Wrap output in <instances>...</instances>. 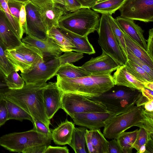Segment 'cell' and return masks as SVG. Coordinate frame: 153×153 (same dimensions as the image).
<instances>
[{"instance_id":"1","label":"cell","mask_w":153,"mask_h":153,"mask_svg":"<svg viewBox=\"0 0 153 153\" xmlns=\"http://www.w3.org/2000/svg\"><path fill=\"white\" fill-rule=\"evenodd\" d=\"M48 83L27 84L22 88L9 89L4 93V99L18 105L49 128L50 120L46 115L43 99V91Z\"/></svg>"},{"instance_id":"2","label":"cell","mask_w":153,"mask_h":153,"mask_svg":"<svg viewBox=\"0 0 153 153\" xmlns=\"http://www.w3.org/2000/svg\"><path fill=\"white\" fill-rule=\"evenodd\" d=\"M134 126L145 129L153 134V111L146 110L144 105L134 106L129 110L106 122L103 131L105 137L116 139L122 132Z\"/></svg>"},{"instance_id":"3","label":"cell","mask_w":153,"mask_h":153,"mask_svg":"<svg viewBox=\"0 0 153 153\" xmlns=\"http://www.w3.org/2000/svg\"><path fill=\"white\" fill-rule=\"evenodd\" d=\"M56 76V84L63 93L78 94L91 97L99 96L114 85L111 74L91 75L74 78Z\"/></svg>"},{"instance_id":"4","label":"cell","mask_w":153,"mask_h":153,"mask_svg":"<svg viewBox=\"0 0 153 153\" xmlns=\"http://www.w3.org/2000/svg\"><path fill=\"white\" fill-rule=\"evenodd\" d=\"M142 94L139 90L114 85L99 96L91 98L104 105L108 112L117 115L127 112L135 106Z\"/></svg>"},{"instance_id":"5","label":"cell","mask_w":153,"mask_h":153,"mask_svg":"<svg viewBox=\"0 0 153 153\" xmlns=\"http://www.w3.org/2000/svg\"><path fill=\"white\" fill-rule=\"evenodd\" d=\"M100 18L95 11L91 8H82L64 13L59 20L58 28L82 36H88L98 30Z\"/></svg>"},{"instance_id":"6","label":"cell","mask_w":153,"mask_h":153,"mask_svg":"<svg viewBox=\"0 0 153 153\" xmlns=\"http://www.w3.org/2000/svg\"><path fill=\"white\" fill-rule=\"evenodd\" d=\"M52 140L51 134L40 133L33 128L25 131L3 135L0 137V145L10 152L22 153L25 149L32 146H48Z\"/></svg>"},{"instance_id":"7","label":"cell","mask_w":153,"mask_h":153,"mask_svg":"<svg viewBox=\"0 0 153 153\" xmlns=\"http://www.w3.org/2000/svg\"><path fill=\"white\" fill-rule=\"evenodd\" d=\"M61 108L70 117L75 113L108 112L104 105L91 97L70 93H63Z\"/></svg>"},{"instance_id":"8","label":"cell","mask_w":153,"mask_h":153,"mask_svg":"<svg viewBox=\"0 0 153 153\" xmlns=\"http://www.w3.org/2000/svg\"><path fill=\"white\" fill-rule=\"evenodd\" d=\"M98 42L102 51L112 58L120 65L127 61L114 35L107 14H102L99 29Z\"/></svg>"},{"instance_id":"9","label":"cell","mask_w":153,"mask_h":153,"mask_svg":"<svg viewBox=\"0 0 153 153\" xmlns=\"http://www.w3.org/2000/svg\"><path fill=\"white\" fill-rule=\"evenodd\" d=\"M60 66L58 57L44 58L30 70L20 74L27 84L45 83L56 76Z\"/></svg>"},{"instance_id":"10","label":"cell","mask_w":153,"mask_h":153,"mask_svg":"<svg viewBox=\"0 0 153 153\" xmlns=\"http://www.w3.org/2000/svg\"><path fill=\"white\" fill-rule=\"evenodd\" d=\"M119 10L120 16L125 19L153 21V0H126Z\"/></svg>"},{"instance_id":"11","label":"cell","mask_w":153,"mask_h":153,"mask_svg":"<svg viewBox=\"0 0 153 153\" xmlns=\"http://www.w3.org/2000/svg\"><path fill=\"white\" fill-rule=\"evenodd\" d=\"M26 33L28 36L40 39L48 37L47 31L36 7L29 1L25 3Z\"/></svg>"},{"instance_id":"12","label":"cell","mask_w":153,"mask_h":153,"mask_svg":"<svg viewBox=\"0 0 153 153\" xmlns=\"http://www.w3.org/2000/svg\"><path fill=\"white\" fill-rule=\"evenodd\" d=\"M120 66L112 58L102 51L101 54L92 57L81 67L91 75L111 74Z\"/></svg>"},{"instance_id":"13","label":"cell","mask_w":153,"mask_h":153,"mask_svg":"<svg viewBox=\"0 0 153 153\" xmlns=\"http://www.w3.org/2000/svg\"><path fill=\"white\" fill-rule=\"evenodd\" d=\"M116 116L109 112L75 113L71 117L75 124L90 129L104 127L106 122Z\"/></svg>"},{"instance_id":"14","label":"cell","mask_w":153,"mask_h":153,"mask_svg":"<svg viewBox=\"0 0 153 153\" xmlns=\"http://www.w3.org/2000/svg\"><path fill=\"white\" fill-rule=\"evenodd\" d=\"M63 92L58 87L56 82H50L44 89L43 99L46 113L51 120L60 108Z\"/></svg>"},{"instance_id":"15","label":"cell","mask_w":153,"mask_h":153,"mask_svg":"<svg viewBox=\"0 0 153 153\" xmlns=\"http://www.w3.org/2000/svg\"><path fill=\"white\" fill-rule=\"evenodd\" d=\"M21 41L22 42L38 49L44 58H57L63 52L53 40L48 37L45 39H40L27 35L22 38Z\"/></svg>"},{"instance_id":"16","label":"cell","mask_w":153,"mask_h":153,"mask_svg":"<svg viewBox=\"0 0 153 153\" xmlns=\"http://www.w3.org/2000/svg\"><path fill=\"white\" fill-rule=\"evenodd\" d=\"M86 145L90 153H108V141L99 129L86 130Z\"/></svg>"},{"instance_id":"17","label":"cell","mask_w":153,"mask_h":153,"mask_svg":"<svg viewBox=\"0 0 153 153\" xmlns=\"http://www.w3.org/2000/svg\"><path fill=\"white\" fill-rule=\"evenodd\" d=\"M120 27L131 38L145 50H146L147 40L143 35V30L135 24L134 20L120 16L115 19Z\"/></svg>"},{"instance_id":"18","label":"cell","mask_w":153,"mask_h":153,"mask_svg":"<svg viewBox=\"0 0 153 153\" xmlns=\"http://www.w3.org/2000/svg\"><path fill=\"white\" fill-rule=\"evenodd\" d=\"M0 42L6 48H16L22 42L13 32L3 11L0 9Z\"/></svg>"},{"instance_id":"19","label":"cell","mask_w":153,"mask_h":153,"mask_svg":"<svg viewBox=\"0 0 153 153\" xmlns=\"http://www.w3.org/2000/svg\"><path fill=\"white\" fill-rule=\"evenodd\" d=\"M112 76L115 85L125 86L141 91L144 83L130 74L124 65H120L116 70Z\"/></svg>"},{"instance_id":"20","label":"cell","mask_w":153,"mask_h":153,"mask_svg":"<svg viewBox=\"0 0 153 153\" xmlns=\"http://www.w3.org/2000/svg\"><path fill=\"white\" fill-rule=\"evenodd\" d=\"M74 124L66 119L51 131L52 140L59 145H69L75 128Z\"/></svg>"},{"instance_id":"21","label":"cell","mask_w":153,"mask_h":153,"mask_svg":"<svg viewBox=\"0 0 153 153\" xmlns=\"http://www.w3.org/2000/svg\"><path fill=\"white\" fill-rule=\"evenodd\" d=\"M75 46L73 51L89 55L95 53L94 48L89 42L88 36H82L62 28H58Z\"/></svg>"},{"instance_id":"22","label":"cell","mask_w":153,"mask_h":153,"mask_svg":"<svg viewBox=\"0 0 153 153\" xmlns=\"http://www.w3.org/2000/svg\"><path fill=\"white\" fill-rule=\"evenodd\" d=\"M6 56L14 70L24 73L30 70L32 66L16 51L15 48H7L5 50Z\"/></svg>"},{"instance_id":"23","label":"cell","mask_w":153,"mask_h":153,"mask_svg":"<svg viewBox=\"0 0 153 153\" xmlns=\"http://www.w3.org/2000/svg\"><path fill=\"white\" fill-rule=\"evenodd\" d=\"M123 31L124 33L126 49L153 69V60H152L146 51Z\"/></svg>"},{"instance_id":"24","label":"cell","mask_w":153,"mask_h":153,"mask_svg":"<svg viewBox=\"0 0 153 153\" xmlns=\"http://www.w3.org/2000/svg\"><path fill=\"white\" fill-rule=\"evenodd\" d=\"M15 48L32 67L44 59L42 54L39 50L33 46L22 42L20 46Z\"/></svg>"},{"instance_id":"25","label":"cell","mask_w":153,"mask_h":153,"mask_svg":"<svg viewBox=\"0 0 153 153\" xmlns=\"http://www.w3.org/2000/svg\"><path fill=\"white\" fill-rule=\"evenodd\" d=\"M86 127H75L71 142L69 145L76 153H86V145L85 134Z\"/></svg>"},{"instance_id":"26","label":"cell","mask_w":153,"mask_h":153,"mask_svg":"<svg viewBox=\"0 0 153 153\" xmlns=\"http://www.w3.org/2000/svg\"><path fill=\"white\" fill-rule=\"evenodd\" d=\"M47 36L52 39L60 48L63 52L73 51L75 46L59 29L53 26L47 33Z\"/></svg>"},{"instance_id":"27","label":"cell","mask_w":153,"mask_h":153,"mask_svg":"<svg viewBox=\"0 0 153 153\" xmlns=\"http://www.w3.org/2000/svg\"><path fill=\"white\" fill-rule=\"evenodd\" d=\"M90 75V73L81 66H76L71 63L60 66L56 74V76L69 78H79Z\"/></svg>"},{"instance_id":"28","label":"cell","mask_w":153,"mask_h":153,"mask_svg":"<svg viewBox=\"0 0 153 153\" xmlns=\"http://www.w3.org/2000/svg\"><path fill=\"white\" fill-rule=\"evenodd\" d=\"M126 0H104L98 1L92 8L93 10L102 14L111 15L122 6Z\"/></svg>"},{"instance_id":"29","label":"cell","mask_w":153,"mask_h":153,"mask_svg":"<svg viewBox=\"0 0 153 153\" xmlns=\"http://www.w3.org/2000/svg\"><path fill=\"white\" fill-rule=\"evenodd\" d=\"M138 130L137 129L132 131H124L116 138L123 153L132 152L133 145L136 140Z\"/></svg>"},{"instance_id":"30","label":"cell","mask_w":153,"mask_h":153,"mask_svg":"<svg viewBox=\"0 0 153 153\" xmlns=\"http://www.w3.org/2000/svg\"><path fill=\"white\" fill-rule=\"evenodd\" d=\"M8 113V120H15L22 121L26 120L32 122V117L22 108L4 99Z\"/></svg>"},{"instance_id":"31","label":"cell","mask_w":153,"mask_h":153,"mask_svg":"<svg viewBox=\"0 0 153 153\" xmlns=\"http://www.w3.org/2000/svg\"><path fill=\"white\" fill-rule=\"evenodd\" d=\"M125 65L128 71L139 81L143 83L153 82V78L141 67L130 59H127Z\"/></svg>"},{"instance_id":"32","label":"cell","mask_w":153,"mask_h":153,"mask_svg":"<svg viewBox=\"0 0 153 153\" xmlns=\"http://www.w3.org/2000/svg\"><path fill=\"white\" fill-rule=\"evenodd\" d=\"M107 14L114 35L125 58L127 60L128 54L124 33L118 25L116 19H114L111 15Z\"/></svg>"},{"instance_id":"33","label":"cell","mask_w":153,"mask_h":153,"mask_svg":"<svg viewBox=\"0 0 153 153\" xmlns=\"http://www.w3.org/2000/svg\"><path fill=\"white\" fill-rule=\"evenodd\" d=\"M8 0H0V8L4 13L8 24L11 29L18 37L21 40L23 36L22 33L19 22L12 15L9 9L7 2Z\"/></svg>"},{"instance_id":"34","label":"cell","mask_w":153,"mask_h":153,"mask_svg":"<svg viewBox=\"0 0 153 153\" xmlns=\"http://www.w3.org/2000/svg\"><path fill=\"white\" fill-rule=\"evenodd\" d=\"M5 80L9 89L16 90L22 88L25 82L17 72L14 70L7 76H5Z\"/></svg>"},{"instance_id":"35","label":"cell","mask_w":153,"mask_h":153,"mask_svg":"<svg viewBox=\"0 0 153 153\" xmlns=\"http://www.w3.org/2000/svg\"><path fill=\"white\" fill-rule=\"evenodd\" d=\"M5 49L0 42V70L5 76H7L14 69L6 56Z\"/></svg>"},{"instance_id":"36","label":"cell","mask_w":153,"mask_h":153,"mask_svg":"<svg viewBox=\"0 0 153 153\" xmlns=\"http://www.w3.org/2000/svg\"><path fill=\"white\" fill-rule=\"evenodd\" d=\"M72 51H66L63 54L58 57L60 66L66 64L77 62L83 57V53Z\"/></svg>"},{"instance_id":"37","label":"cell","mask_w":153,"mask_h":153,"mask_svg":"<svg viewBox=\"0 0 153 153\" xmlns=\"http://www.w3.org/2000/svg\"><path fill=\"white\" fill-rule=\"evenodd\" d=\"M153 135L149 134L144 128H140L138 130L137 137L135 142L133 145L138 153L140 147L147 142L150 139H153Z\"/></svg>"},{"instance_id":"38","label":"cell","mask_w":153,"mask_h":153,"mask_svg":"<svg viewBox=\"0 0 153 153\" xmlns=\"http://www.w3.org/2000/svg\"><path fill=\"white\" fill-rule=\"evenodd\" d=\"M128 53V59H129L135 62L143 69L152 78H153V69L146 64L142 60L134 55L127 49Z\"/></svg>"},{"instance_id":"39","label":"cell","mask_w":153,"mask_h":153,"mask_svg":"<svg viewBox=\"0 0 153 153\" xmlns=\"http://www.w3.org/2000/svg\"><path fill=\"white\" fill-rule=\"evenodd\" d=\"M24 3L14 0H8L7 2L8 6L12 15L19 22L20 12Z\"/></svg>"},{"instance_id":"40","label":"cell","mask_w":153,"mask_h":153,"mask_svg":"<svg viewBox=\"0 0 153 153\" xmlns=\"http://www.w3.org/2000/svg\"><path fill=\"white\" fill-rule=\"evenodd\" d=\"M33 124V128L39 132L46 134H51V131L50 128L41 121L35 119H33L32 122Z\"/></svg>"},{"instance_id":"41","label":"cell","mask_w":153,"mask_h":153,"mask_svg":"<svg viewBox=\"0 0 153 153\" xmlns=\"http://www.w3.org/2000/svg\"><path fill=\"white\" fill-rule=\"evenodd\" d=\"M8 113L5 101L3 98L0 101V127L4 125L7 121Z\"/></svg>"},{"instance_id":"42","label":"cell","mask_w":153,"mask_h":153,"mask_svg":"<svg viewBox=\"0 0 153 153\" xmlns=\"http://www.w3.org/2000/svg\"><path fill=\"white\" fill-rule=\"evenodd\" d=\"M19 23L22 34L26 33V12L25 4L24 3L19 13Z\"/></svg>"},{"instance_id":"43","label":"cell","mask_w":153,"mask_h":153,"mask_svg":"<svg viewBox=\"0 0 153 153\" xmlns=\"http://www.w3.org/2000/svg\"><path fill=\"white\" fill-rule=\"evenodd\" d=\"M64 7L66 12H72L82 8L76 0H64Z\"/></svg>"},{"instance_id":"44","label":"cell","mask_w":153,"mask_h":153,"mask_svg":"<svg viewBox=\"0 0 153 153\" xmlns=\"http://www.w3.org/2000/svg\"><path fill=\"white\" fill-rule=\"evenodd\" d=\"M153 28L149 29V37L147 40L146 51L152 60H153Z\"/></svg>"},{"instance_id":"45","label":"cell","mask_w":153,"mask_h":153,"mask_svg":"<svg viewBox=\"0 0 153 153\" xmlns=\"http://www.w3.org/2000/svg\"><path fill=\"white\" fill-rule=\"evenodd\" d=\"M69 150L67 146L61 147L48 146L44 153H69Z\"/></svg>"},{"instance_id":"46","label":"cell","mask_w":153,"mask_h":153,"mask_svg":"<svg viewBox=\"0 0 153 153\" xmlns=\"http://www.w3.org/2000/svg\"><path fill=\"white\" fill-rule=\"evenodd\" d=\"M108 153H123L121 148L116 139H113L108 143Z\"/></svg>"},{"instance_id":"47","label":"cell","mask_w":153,"mask_h":153,"mask_svg":"<svg viewBox=\"0 0 153 153\" xmlns=\"http://www.w3.org/2000/svg\"><path fill=\"white\" fill-rule=\"evenodd\" d=\"M48 146L39 145L32 146L24 150L22 153H44Z\"/></svg>"},{"instance_id":"48","label":"cell","mask_w":153,"mask_h":153,"mask_svg":"<svg viewBox=\"0 0 153 153\" xmlns=\"http://www.w3.org/2000/svg\"><path fill=\"white\" fill-rule=\"evenodd\" d=\"M82 8H91L98 1V0H76Z\"/></svg>"},{"instance_id":"49","label":"cell","mask_w":153,"mask_h":153,"mask_svg":"<svg viewBox=\"0 0 153 153\" xmlns=\"http://www.w3.org/2000/svg\"><path fill=\"white\" fill-rule=\"evenodd\" d=\"M5 76L0 70V92H4L8 89L4 79Z\"/></svg>"},{"instance_id":"50","label":"cell","mask_w":153,"mask_h":153,"mask_svg":"<svg viewBox=\"0 0 153 153\" xmlns=\"http://www.w3.org/2000/svg\"><path fill=\"white\" fill-rule=\"evenodd\" d=\"M153 91L144 87L141 90L142 95L147 98L149 101L153 100Z\"/></svg>"},{"instance_id":"51","label":"cell","mask_w":153,"mask_h":153,"mask_svg":"<svg viewBox=\"0 0 153 153\" xmlns=\"http://www.w3.org/2000/svg\"><path fill=\"white\" fill-rule=\"evenodd\" d=\"M146 151L145 153H152L153 152V139H149L145 145Z\"/></svg>"},{"instance_id":"52","label":"cell","mask_w":153,"mask_h":153,"mask_svg":"<svg viewBox=\"0 0 153 153\" xmlns=\"http://www.w3.org/2000/svg\"><path fill=\"white\" fill-rule=\"evenodd\" d=\"M145 109L148 111H153V100H150L144 105Z\"/></svg>"},{"instance_id":"53","label":"cell","mask_w":153,"mask_h":153,"mask_svg":"<svg viewBox=\"0 0 153 153\" xmlns=\"http://www.w3.org/2000/svg\"><path fill=\"white\" fill-rule=\"evenodd\" d=\"M145 87L153 91V82H148L144 83Z\"/></svg>"},{"instance_id":"54","label":"cell","mask_w":153,"mask_h":153,"mask_svg":"<svg viewBox=\"0 0 153 153\" xmlns=\"http://www.w3.org/2000/svg\"><path fill=\"white\" fill-rule=\"evenodd\" d=\"M146 144L142 146L140 148L138 153H145L146 151Z\"/></svg>"},{"instance_id":"55","label":"cell","mask_w":153,"mask_h":153,"mask_svg":"<svg viewBox=\"0 0 153 153\" xmlns=\"http://www.w3.org/2000/svg\"><path fill=\"white\" fill-rule=\"evenodd\" d=\"M56 3L60 4L63 6L64 5V0H53Z\"/></svg>"},{"instance_id":"56","label":"cell","mask_w":153,"mask_h":153,"mask_svg":"<svg viewBox=\"0 0 153 153\" xmlns=\"http://www.w3.org/2000/svg\"><path fill=\"white\" fill-rule=\"evenodd\" d=\"M4 92H0V101L4 98Z\"/></svg>"},{"instance_id":"57","label":"cell","mask_w":153,"mask_h":153,"mask_svg":"<svg viewBox=\"0 0 153 153\" xmlns=\"http://www.w3.org/2000/svg\"><path fill=\"white\" fill-rule=\"evenodd\" d=\"M16 1H19L22 2L24 3H26L28 1V0H14Z\"/></svg>"},{"instance_id":"58","label":"cell","mask_w":153,"mask_h":153,"mask_svg":"<svg viewBox=\"0 0 153 153\" xmlns=\"http://www.w3.org/2000/svg\"><path fill=\"white\" fill-rule=\"evenodd\" d=\"M102 0H98V1H102Z\"/></svg>"},{"instance_id":"59","label":"cell","mask_w":153,"mask_h":153,"mask_svg":"<svg viewBox=\"0 0 153 153\" xmlns=\"http://www.w3.org/2000/svg\"><path fill=\"white\" fill-rule=\"evenodd\" d=\"M0 9H1L0 8Z\"/></svg>"}]
</instances>
